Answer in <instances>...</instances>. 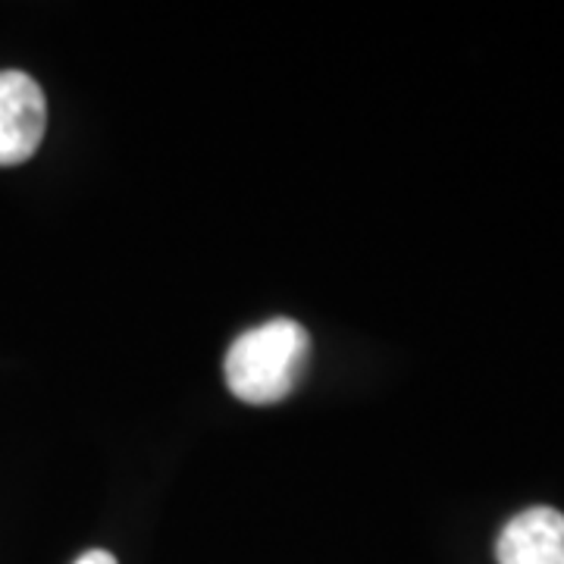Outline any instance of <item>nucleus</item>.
Wrapping results in <instances>:
<instances>
[{"mask_svg":"<svg viewBox=\"0 0 564 564\" xmlns=\"http://www.w3.org/2000/svg\"><path fill=\"white\" fill-rule=\"evenodd\" d=\"M311 358V336L302 323L267 321L239 336L226 351V383L248 404H273L292 395Z\"/></svg>","mask_w":564,"mask_h":564,"instance_id":"1","label":"nucleus"},{"mask_svg":"<svg viewBox=\"0 0 564 564\" xmlns=\"http://www.w3.org/2000/svg\"><path fill=\"white\" fill-rule=\"evenodd\" d=\"M76 564H117V558H113L110 552H104V549H91V552H85Z\"/></svg>","mask_w":564,"mask_h":564,"instance_id":"4","label":"nucleus"},{"mask_svg":"<svg viewBox=\"0 0 564 564\" xmlns=\"http://www.w3.org/2000/svg\"><path fill=\"white\" fill-rule=\"evenodd\" d=\"M47 126L41 85L29 73H0V166L25 163L39 151Z\"/></svg>","mask_w":564,"mask_h":564,"instance_id":"2","label":"nucleus"},{"mask_svg":"<svg viewBox=\"0 0 564 564\" xmlns=\"http://www.w3.org/2000/svg\"><path fill=\"white\" fill-rule=\"evenodd\" d=\"M499 564H564V514L555 508H527L514 514L496 543Z\"/></svg>","mask_w":564,"mask_h":564,"instance_id":"3","label":"nucleus"}]
</instances>
